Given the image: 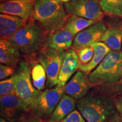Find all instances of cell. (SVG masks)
<instances>
[{"label":"cell","mask_w":122,"mask_h":122,"mask_svg":"<svg viewBox=\"0 0 122 122\" xmlns=\"http://www.w3.org/2000/svg\"><path fill=\"white\" fill-rule=\"evenodd\" d=\"M59 1H62V2H63V3H66V2H69V1H71V0H59Z\"/></svg>","instance_id":"obj_31"},{"label":"cell","mask_w":122,"mask_h":122,"mask_svg":"<svg viewBox=\"0 0 122 122\" xmlns=\"http://www.w3.org/2000/svg\"><path fill=\"white\" fill-rule=\"evenodd\" d=\"M92 85L87 75L77 71L65 86V93L75 100H79L87 95Z\"/></svg>","instance_id":"obj_12"},{"label":"cell","mask_w":122,"mask_h":122,"mask_svg":"<svg viewBox=\"0 0 122 122\" xmlns=\"http://www.w3.org/2000/svg\"><path fill=\"white\" fill-rule=\"evenodd\" d=\"M36 0H7L1 2L0 13L28 20L33 18Z\"/></svg>","instance_id":"obj_11"},{"label":"cell","mask_w":122,"mask_h":122,"mask_svg":"<svg viewBox=\"0 0 122 122\" xmlns=\"http://www.w3.org/2000/svg\"><path fill=\"white\" fill-rule=\"evenodd\" d=\"M20 53L9 40H0V62L1 64L15 68L20 63Z\"/></svg>","instance_id":"obj_16"},{"label":"cell","mask_w":122,"mask_h":122,"mask_svg":"<svg viewBox=\"0 0 122 122\" xmlns=\"http://www.w3.org/2000/svg\"><path fill=\"white\" fill-rule=\"evenodd\" d=\"M64 52L44 47L38 54V62L41 64L46 74L47 87L52 88L58 84Z\"/></svg>","instance_id":"obj_6"},{"label":"cell","mask_w":122,"mask_h":122,"mask_svg":"<svg viewBox=\"0 0 122 122\" xmlns=\"http://www.w3.org/2000/svg\"><path fill=\"white\" fill-rule=\"evenodd\" d=\"M15 68L9 66L0 65V79L1 80L7 79L15 74Z\"/></svg>","instance_id":"obj_26"},{"label":"cell","mask_w":122,"mask_h":122,"mask_svg":"<svg viewBox=\"0 0 122 122\" xmlns=\"http://www.w3.org/2000/svg\"><path fill=\"white\" fill-rule=\"evenodd\" d=\"M120 83H121L122 84V79L121 80V81H120Z\"/></svg>","instance_id":"obj_34"},{"label":"cell","mask_w":122,"mask_h":122,"mask_svg":"<svg viewBox=\"0 0 122 122\" xmlns=\"http://www.w3.org/2000/svg\"><path fill=\"white\" fill-rule=\"evenodd\" d=\"M80 65H85L92 60L94 55V49L92 46L76 50Z\"/></svg>","instance_id":"obj_24"},{"label":"cell","mask_w":122,"mask_h":122,"mask_svg":"<svg viewBox=\"0 0 122 122\" xmlns=\"http://www.w3.org/2000/svg\"><path fill=\"white\" fill-rule=\"evenodd\" d=\"M106 30L107 27L102 21L99 20L75 36L72 49L77 50L100 41Z\"/></svg>","instance_id":"obj_10"},{"label":"cell","mask_w":122,"mask_h":122,"mask_svg":"<svg viewBox=\"0 0 122 122\" xmlns=\"http://www.w3.org/2000/svg\"><path fill=\"white\" fill-rule=\"evenodd\" d=\"M1 116L10 122H15L25 113L29 106L16 94L1 96Z\"/></svg>","instance_id":"obj_9"},{"label":"cell","mask_w":122,"mask_h":122,"mask_svg":"<svg viewBox=\"0 0 122 122\" xmlns=\"http://www.w3.org/2000/svg\"><path fill=\"white\" fill-rule=\"evenodd\" d=\"M100 41L104 42L111 51H120L122 45V30L118 27H109Z\"/></svg>","instance_id":"obj_19"},{"label":"cell","mask_w":122,"mask_h":122,"mask_svg":"<svg viewBox=\"0 0 122 122\" xmlns=\"http://www.w3.org/2000/svg\"><path fill=\"white\" fill-rule=\"evenodd\" d=\"M0 122H10L7 121V120L3 118L2 117H1V119H0Z\"/></svg>","instance_id":"obj_30"},{"label":"cell","mask_w":122,"mask_h":122,"mask_svg":"<svg viewBox=\"0 0 122 122\" xmlns=\"http://www.w3.org/2000/svg\"><path fill=\"white\" fill-rule=\"evenodd\" d=\"M31 77L33 85L38 91L44 89L46 83V74L43 66L39 62L32 67Z\"/></svg>","instance_id":"obj_21"},{"label":"cell","mask_w":122,"mask_h":122,"mask_svg":"<svg viewBox=\"0 0 122 122\" xmlns=\"http://www.w3.org/2000/svg\"><path fill=\"white\" fill-rule=\"evenodd\" d=\"M80 111L74 110L60 122H86Z\"/></svg>","instance_id":"obj_25"},{"label":"cell","mask_w":122,"mask_h":122,"mask_svg":"<svg viewBox=\"0 0 122 122\" xmlns=\"http://www.w3.org/2000/svg\"><path fill=\"white\" fill-rule=\"evenodd\" d=\"M69 18L63 2L59 0H36L35 2L33 18L48 33L62 30Z\"/></svg>","instance_id":"obj_2"},{"label":"cell","mask_w":122,"mask_h":122,"mask_svg":"<svg viewBox=\"0 0 122 122\" xmlns=\"http://www.w3.org/2000/svg\"><path fill=\"white\" fill-rule=\"evenodd\" d=\"M49 122H51V121H49Z\"/></svg>","instance_id":"obj_33"},{"label":"cell","mask_w":122,"mask_h":122,"mask_svg":"<svg viewBox=\"0 0 122 122\" xmlns=\"http://www.w3.org/2000/svg\"><path fill=\"white\" fill-rule=\"evenodd\" d=\"M115 105L116 106V108L118 109V108L122 107V97L119 98L118 100L115 101Z\"/></svg>","instance_id":"obj_28"},{"label":"cell","mask_w":122,"mask_h":122,"mask_svg":"<svg viewBox=\"0 0 122 122\" xmlns=\"http://www.w3.org/2000/svg\"><path fill=\"white\" fill-rule=\"evenodd\" d=\"M96 22H97L76 15H71L63 29L70 32L75 36L80 32L91 26Z\"/></svg>","instance_id":"obj_20"},{"label":"cell","mask_w":122,"mask_h":122,"mask_svg":"<svg viewBox=\"0 0 122 122\" xmlns=\"http://www.w3.org/2000/svg\"><path fill=\"white\" fill-rule=\"evenodd\" d=\"M76 106L87 122H110L117 115L115 103L105 96L87 94L78 100Z\"/></svg>","instance_id":"obj_3"},{"label":"cell","mask_w":122,"mask_h":122,"mask_svg":"<svg viewBox=\"0 0 122 122\" xmlns=\"http://www.w3.org/2000/svg\"><path fill=\"white\" fill-rule=\"evenodd\" d=\"M80 63L75 50L70 49L64 52L57 86L64 87L70 77L79 68Z\"/></svg>","instance_id":"obj_13"},{"label":"cell","mask_w":122,"mask_h":122,"mask_svg":"<svg viewBox=\"0 0 122 122\" xmlns=\"http://www.w3.org/2000/svg\"><path fill=\"white\" fill-rule=\"evenodd\" d=\"M16 74L9 78L1 80L0 82V95L4 96L10 94H16Z\"/></svg>","instance_id":"obj_23"},{"label":"cell","mask_w":122,"mask_h":122,"mask_svg":"<svg viewBox=\"0 0 122 122\" xmlns=\"http://www.w3.org/2000/svg\"><path fill=\"white\" fill-rule=\"evenodd\" d=\"M74 38L75 36L70 32L62 28L56 32L48 33L45 47L65 52L72 45Z\"/></svg>","instance_id":"obj_14"},{"label":"cell","mask_w":122,"mask_h":122,"mask_svg":"<svg viewBox=\"0 0 122 122\" xmlns=\"http://www.w3.org/2000/svg\"><path fill=\"white\" fill-rule=\"evenodd\" d=\"M28 20L6 14L0 15V37L8 40L26 23Z\"/></svg>","instance_id":"obj_15"},{"label":"cell","mask_w":122,"mask_h":122,"mask_svg":"<svg viewBox=\"0 0 122 122\" xmlns=\"http://www.w3.org/2000/svg\"><path fill=\"white\" fill-rule=\"evenodd\" d=\"M75 100L68 95L63 94L50 116L49 121L59 122L74 110Z\"/></svg>","instance_id":"obj_18"},{"label":"cell","mask_w":122,"mask_h":122,"mask_svg":"<svg viewBox=\"0 0 122 122\" xmlns=\"http://www.w3.org/2000/svg\"><path fill=\"white\" fill-rule=\"evenodd\" d=\"M94 49V55L92 60L85 65H80L79 70L88 75L98 66L106 55L111 52V49L101 41L96 42L91 45Z\"/></svg>","instance_id":"obj_17"},{"label":"cell","mask_w":122,"mask_h":122,"mask_svg":"<svg viewBox=\"0 0 122 122\" xmlns=\"http://www.w3.org/2000/svg\"><path fill=\"white\" fill-rule=\"evenodd\" d=\"M65 93V86H56L47 89L39 93L29 106L32 113L40 118L51 115Z\"/></svg>","instance_id":"obj_5"},{"label":"cell","mask_w":122,"mask_h":122,"mask_svg":"<svg viewBox=\"0 0 122 122\" xmlns=\"http://www.w3.org/2000/svg\"><path fill=\"white\" fill-rule=\"evenodd\" d=\"M65 8L70 15H76L97 22L103 18V13L99 0H71L65 3Z\"/></svg>","instance_id":"obj_8"},{"label":"cell","mask_w":122,"mask_h":122,"mask_svg":"<svg viewBox=\"0 0 122 122\" xmlns=\"http://www.w3.org/2000/svg\"><path fill=\"white\" fill-rule=\"evenodd\" d=\"M99 3L105 14L122 18V0H99Z\"/></svg>","instance_id":"obj_22"},{"label":"cell","mask_w":122,"mask_h":122,"mask_svg":"<svg viewBox=\"0 0 122 122\" xmlns=\"http://www.w3.org/2000/svg\"><path fill=\"white\" fill-rule=\"evenodd\" d=\"M93 85L111 84L122 79V52L111 51L88 75Z\"/></svg>","instance_id":"obj_4"},{"label":"cell","mask_w":122,"mask_h":122,"mask_svg":"<svg viewBox=\"0 0 122 122\" xmlns=\"http://www.w3.org/2000/svg\"><path fill=\"white\" fill-rule=\"evenodd\" d=\"M47 35L42 25L32 18L7 40L16 46L22 56L32 58L45 47Z\"/></svg>","instance_id":"obj_1"},{"label":"cell","mask_w":122,"mask_h":122,"mask_svg":"<svg viewBox=\"0 0 122 122\" xmlns=\"http://www.w3.org/2000/svg\"></svg>","instance_id":"obj_35"},{"label":"cell","mask_w":122,"mask_h":122,"mask_svg":"<svg viewBox=\"0 0 122 122\" xmlns=\"http://www.w3.org/2000/svg\"><path fill=\"white\" fill-rule=\"evenodd\" d=\"M117 110L118 111L119 113V115H120V118L121 120L122 121V107H120V108H118L117 109Z\"/></svg>","instance_id":"obj_29"},{"label":"cell","mask_w":122,"mask_h":122,"mask_svg":"<svg viewBox=\"0 0 122 122\" xmlns=\"http://www.w3.org/2000/svg\"><path fill=\"white\" fill-rule=\"evenodd\" d=\"M7 1V0H0V1H1V3L3 2H5V1Z\"/></svg>","instance_id":"obj_32"},{"label":"cell","mask_w":122,"mask_h":122,"mask_svg":"<svg viewBox=\"0 0 122 122\" xmlns=\"http://www.w3.org/2000/svg\"><path fill=\"white\" fill-rule=\"evenodd\" d=\"M15 122H43L40 117L33 113H24Z\"/></svg>","instance_id":"obj_27"},{"label":"cell","mask_w":122,"mask_h":122,"mask_svg":"<svg viewBox=\"0 0 122 122\" xmlns=\"http://www.w3.org/2000/svg\"><path fill=\"white\" fill-rule=\"evenodd\" d=\"M16 74V95L29 106L40 93L33 85L28 64L25 61L20 62Z\"/></svg>","instance_id":"obj_7"}]
</instances>
